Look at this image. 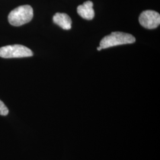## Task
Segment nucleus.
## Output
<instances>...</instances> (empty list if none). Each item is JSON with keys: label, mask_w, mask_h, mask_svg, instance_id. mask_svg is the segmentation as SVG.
<instances>
[{"label": "nucleus", "mask_w": 160, "mask_h": 160, "mask_svg": "<svg viewBox=\"0 0 160 160\" xmlns=\"http://www.w3.org/2000/svg\"><path fill=\"white\" fill-rule=\"evenodd\" d=\"M53 21L56 24L64 30H68L71 29V18L65 13H56L53 17Z\"/></svg>", "instance_id": "6"}, {"label": "nucleus", "mask_w": 160, "mask_h": 160, "mask_svg": "<svg viewBox=\"0 0 160 160\" xmlns=\"http://www.w3.org/2000/svg\"><path fill=\"white\" fill-rule=\"evenodd\" d=\"M33 55L32 51L21 45H8L0 48V57L3 58L30 57Z\"/></svg>", "instance_id": "3"}, {"label": "nucleus", "mask_w": 160, "mask_h": 160, "mask_svg": "<svg viewBox=\"0 0 160 160\" xmlns=\"http://www.w3.org/2000/svg\"><path fill=\"white\" fill-rule=\"evenodd\" d=\"M8 114V109L5 104L0 100V115L7 116Z\"/></svg>", "instance_id": "7"}, {"label": "nucleus", "mask_w": 160, "mask_h": 160, "mask_svg": "<svg viewBox=\"0 0 160 160\" xmlns=\"http://www.w3.org/2000/svg\"><path fill=\"white\" fill-rule=\"evenodd\" d=\"M33 17V10L29 5L19 6L10 12L8 20L14 26H20L29 23Z\"/></svg>", "instance_id": "1"}, {"label": "nucleus", "mask_w": 160, "mask_h": 160, "mask_svg": "<svg viewBox=\"0 0 160 160\" xmlns=\"http://www.w3.org/2000/svg\"><path fill=\"white\" fill-rule=\"evenodd\" d=\"M92 6L93 4L92 1H86L83 4L77 7V12L82 18L88 20H91L94 18L95 14Z\"/></svg>", "instance_id": "5"}, {"label": "nucleus", "mask_w": 160, "mask_h": 160, "mask_svg": "<svg viewBox=\"0 0 160 160\" xmlns=\"http://www.w3.org/2000/svg\"><path fill=\"white\" fill-rule=\"evenodd\" d=\"M135 40V37L132 34L115 32L103 38L100 41V47L102 49H107L113 46L133 43Z\"/></svg>", "instance_id": "2"}, {"label": "nucleus", "mask_w": 160, "mask_h": 160, "mask_svg": "<svg viewBox=\"0 0 160 160\" xmlns=\"http://www.w3.org/2000/svg\"><path fill=\"white\" fill-rule=\"evenodd\" d=\"M139 22L146 29H155L160 25V14L153 10L144 11L140 14Z\"/></svg>", "instance_id": "4"}, {"label": "nucleus", "mask_w": 160, "mask_h": 160, "mask_svg": "<svg viewBox=\"0 0 160 160\" xmlns=\"http://www.w3.org/2000/svg\"><path fill=\"white\" fill-rule=\"evenodd\" d=\"M102 49V48H101V47H100V46L97 48V50H98V51H101Z\"/></svg>", "instance_id": "8"}]
</instances>
